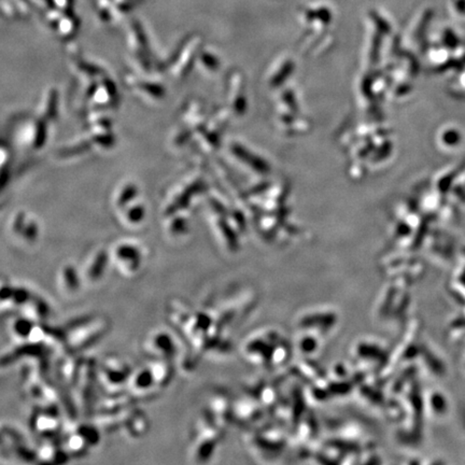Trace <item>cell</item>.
Instances as JSON below:
<instances>
[{"label":"cell","mask_w":465,"mask_h":465,"mask_svg":"<svg viewBox=\"0 0 465 465\" xmlns=\"http://www.w3.org/2000/svg\"><path fill=\"white\" fill-rule=\"evenodd\" d=\"M107 329L103 319L82 322L79 325H75L67 333L66 341L73 350H82L91 347L93 343L103 337Z\"/></svg>","instance_id":"1"},{"label":"cell","mask_w":465,"mask_h":465,"mask_svg":"<svg viewBox=\"0 0 465 465\" xmlns=\"http://www.w3.org/2000/svg\"><path fill=\"white\" fill-rule=\"evenodd\" d=\"M131 374V368L122 359L110 357L106 359L99 368V380L107 389H120L127 385Z\"/></svg>","instance_id":"2"},{"label":"cell","mask_w":465,"mask_h":465,"mask_svg":"<svg viewBox=\"0 0 465 465\" xmlns=\"http://www.w3.org/2000/svg\"><path fill=\"white\" fill-rule=\"evenodd\" d=\"M139 250V249H138ZM134 247H119L111 255V263L120 274L126 277H133L138 275L144 264V257L141 252Z\"/></svg>","instance_id":"3"},{"label":"cell","mask_w":465,"mask_h":465,"mask_svg":"<svg viewBox=\"0 0 465 465\" xmlns=\"http://www.w3.org/2000/svg\"><path fill=\"white\" fill-rule=\"evenodd\" d=\"M145 351L156 359L169 360L177 353V345L170 333L164 330L152 332L144 342Z\"/></svg>","instance_id":"4"},{"label":"cell","mask_w":465,"mask_h":465,"mask_svg":"<svg viewBox=\"0 0 465 465\" xmlns=\"http://www.w3.org/2000/svg\"><path fill=\"white\" fill-rule=\"evenodd\" d=\"M127 385L130 392L139 396H146L160 388L148 365L131 372Z\"/></svg>","instance_id":"5"},{"label":"cell","mask_w":465,"mask_h":465,"mask_svg":"<svg viewBox=\"0 0 465 465\" xmlns=\"http://www.w3.org/2000/svg\"><path fill=\"white\" fill-rule=\"evenodd\" d=\"M81 271L73 265H65L57 274V285L63 294L71 295L79 292L83 283Z\"/></svg>","instance_id":"6"},{"label":"cell","mask_w":465,"mask_h":465,"mask_svg":"<svg viewBox=\"0 0 465 465\" xmlns=\"http://www.w3.org/2000/svg\"><path fill=\"white\" fill-rule=\"evenodd\" d=\"M108 256L103 254H97L92 256L85 265L82 268L81 274L83 277V281L88 284H95L103 280L106 272H107Z\"/></svg>","instance_id":"7"},{"label":"cell","mask_w":465,"mask_h":465,"mask_svg":"<svg viewBox=\"0 0 465 465\" xmlns=\"http://www.w3.org/2000/svg\"><path fill=\"white\" fill-rule=\"evenodd\" d=\"M34 427L40 434L54 433L58 430V421L53 415L39 414L34 418Z\"/></svg>","instance_id":"8"}]
</instances>
